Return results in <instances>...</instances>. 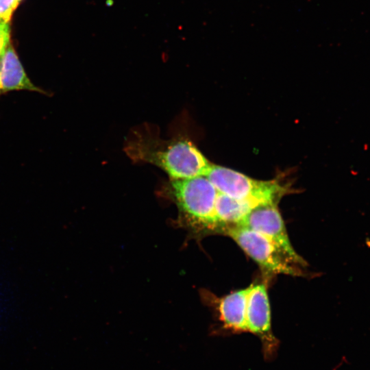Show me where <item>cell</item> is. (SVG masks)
Instances as JSON below:
<instances>
[{
    "mask_svg": "<svg viewBox=\"0 0 370 370\" xmlns=\"http://www.w3.org/2000/svg\"><path fill=\"white\" fill-rule=\"evenodd\" d=\"M125 150L132 160L157 166L173 180L206 175L211 166L195 144L183 137L163 140L148 132H136Z\"/></svg>",
    "mask_w": 370,
    "mask_h": 370,
    "instance_id": "1",
    "label": "cell"
},
{
    "mask_svg": "<svg viewBox=\"0 0 370 370\" xmlns=\"http://www.w3.org/2000/svg\"><path fill=\"white\" fill-rule=\"evenodd\" d=\"M167 189L178 208L182 225L196 234L219 232L215 210L219 193L206 176L170 179Z\"/></svg>",
    "mask_w": 370,
    "mask_h": 370,
    "instance_id": "2",
    "label": "cell"
},
{
    "mask_svg": "<svg viewBox=\"0 0 370 370\" xmlns=\"http://www.w3.org/2000/svg\"><path fill=\"white\" fill-rule=\"evenodd\" d=\"M206 176L218 193L258 204L278 203L288 192L279 180H258L233 169L211 164Z\"/></svg>",
    "mask_w": 370,
    "mask_h": 370,
    "instance_id": "3",
    "label": "cell"
},
{
    "mask_svg": "<svg viewBox=\"0 0 370 370\" xmlns=\"http://www.w3.org/2000/svg\"><path fill=\"white\" fill-rule=\"evenodd\" d=\"M221 232L237 245L265 271L271 274L301 275L302 272L267 238L248 227L234 225L222 227Z\"/></svg>",
    "mask_w": 370,
    "mask_h": 370,
    "instance_id": "4",
    "label": "cell"
},
{
    "mask_svg": "<svg viewBox=\"0 0 370 370\" xmlns=\"http://www.w3.org/2000/svg\"><path fill=\"white\" fill-rule=\"evenodd\" d=\"M238 225L251 229L267 238L293 263L300 266L306 264L291 243L277 203L265 204L256 207Z\"/></svg>",
    "mask_w": 370,
    "mask_h": 370,
    "instance_id": "5",
    "label": "cell"
},
{
    "mask_svg": "<svg viewBox=\"0 0 370 370\" xmlns=\"http://www.w3.org/2000/svg\"><path fill=\"white\" fill-rule=\"evenodd\" d=\"M246 325L247 331L260 339L264 359L268 361L274 359L279 341L272 332L270 304L264 284L251 285L247 306Z\"/></svg>",
    "mask_w": 370,
    "mask_h": 370,
    "instance_id": "6",
    "label": "cell"
},
{
    "mask_svg": "<svg viewBox=\"0 0 370 370\" xmlns=\"http://www.w3.org/2000/svg\"><path fill=\"white\" fill-rule=\"evenodd\" d=\"M15 90H28L49 95L48 92L30 80L10 42L0 58V97Z\"/></svg>",
    "mask_w": 370,
    "mask_h": 370,
    "instance_id": "7",
    "label": "cell"
},
{
    "mask_svg": "<svg viewBox=\"0 0 370 370\" xmlns=\"http://www.w3.org/2000/svg\"><path fill=\"white\" fill-rule=\"evenodd\" d=\"M251 287L232 292L219 299V319L225 329L235 332H247V306Z\"/></svg>",
    "mask_w": 370,
    "mask_h": 370,
    "instance_id": "8",
    "label": "cell"
},
{
    "mask_svg": "<svg viewBox=\"0 0 370 370\" xmlns=\"http://www.w3.org/2000/svg\"><path fill=\"white\" fill-rule=\"evenodd\" d=\"M260 205L251 201L234 199L219 193L215 204L217 219L219 224L218 232L225 226L238 225L253 209Z\"/></svg>",
    "mask_w": 370,
    "mask_h": 370,
    "instance_id": "9",
    "label": "cell"
},
{
    "mask_svg": "<svg viewBox=\"0 0 370 370\" xmlns=\"http://www.w3.org/2000/svg\"><path fill=\"white\" fill-rule=\"evenodd\" d=\"M18 5L16 0H0V23H9Z\"/></svg>",
    "mask_w": 370,
    "mask_h": 370,
    "instance_id": "10",
    "label": "cell"
},
{
    "mask_svg": "<svg viewBox=\"0 0 370 370\" xmlns=\"http://www.w3.org/2000/svg\"><path fill=\"white\" fill-rule=\"evenodd\" d=\"M10 42L9 23H0V58L4 54Z\"/></svg>",
    "mask_w": 370,
    "mask_h": 370,
    "instance_id": "11",
    "label": "cell"
},
{
    "mask_svg": "<svg viewBox=\"0 0 370 370\" xmlns=\"http://www.w3.org/2000/svg\"><path fill=\"white\" fill-rule=\"evenodd\" d=\"M366 243H367V245L369 247H370V240L367 241Z\"/></svg>",
    "mask_w": 370,
    "mask_h": 370,
    "instance_id": "12",
    "label": "cell"
},
{
    "mask_svg": "<svg viewBox=\"0 0 370 370\" xmlns=\"http://www.w3.org/2000/svg\"><path fill=\"white\" fill-rule=\"evenodd\" d=\"M22 0H16L17 3H19Z\"/></svg>",
    "mask_w": 370,
    "mask_h": 370,
    "instance_id": "13",
    "label": "cell"
}]
</instances>
